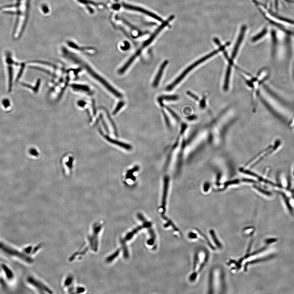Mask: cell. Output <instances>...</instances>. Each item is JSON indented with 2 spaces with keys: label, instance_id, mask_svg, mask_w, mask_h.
Returning <instances> with one entry per match:
<instances>
[{
  "label": "cell",
  "instance_id": "cell-1",
  "mask_svg": "<svg viewBox=\"0 0 294 294\" xmlns=\"http://www.w3.org/2000/svg\"><path fill=\"white\" fill-rule=\"evenodd\" d=\"M230 44V43H227L225 44L224 45V46H221V45L220 46H219V48L218 49V50H215L213 51V52H210V53L204 56V57L199 58V59L195 61L193 63H192V64L189 65V66H188L173 82L171 83L170 84H169V85H168V86L166 87V90L168 91H171V90H173L179 83L181 82L182 80L185 77V76H187L189 73L192 71V70H194L195 68H197L199 66H200L202 64H203V63H204L205 62L207 61L210 59V58L214 57V55L218 54L219 52L224 50V49H225V47H226L227 46H229Z\"/></svg>",
  "mask_w": 294,
  "mask_h": 294
},
{
  "label": "cell",
  "instance_id": "cell-2",
  "mask_svg": "<svg viewBox=\"0 0 294 294\" xmlns=\"http://www.w3.org/2000/svg\"><path fill=\"white\" fill-rule=\"evenodd\" d=\"M0 253L11 259L28 263H32V259L27 255L2 241H0Z\"/></svg>",
  "mask_w": 294,
  "mask_h": 294
},
{
  "label": "cell",
  "instance_id": "cell-3",
  "mask_svg": "<svg viewBox=\"0 0 294 294\" xmlns=\"http://www.w3.org/2000/svg\"><path fill=\"white\" fill-rule=\"evenodd\" d=\"M268 13L273 17V20L266 18L271 24L284 30L286 33L293 35L294 36V21L281 17L280 16L276 15L270 10H268Z\"/></svg>",
  "mask_w": 294,
  "mask_h": 294
},
{
  "label": "cell",
  "instance_id": "cell-4",
  "mask_svg": "<svg viewBox=\"0 0 294 294\" xmlns=\"http://www.w3.org/2000/svg\"><path fill=\"white\" fill-rule=\"evenodd\" d=\"M195 255L194 263V272L190 277V279L192 280H195L197 278V275L202 271L208 259V254L205 250H199Z\"/></svg>",
  "mask_w": 294,
  "mask_h": 294
},
{
  "label": "cell",
  "instance_id": "cell-5",
  "mask_svg": "<svg viewBox=\"0 0 294 294\" xmlns=\"http://www.w3.org/2000/svg\"><path fill=\"white\" fill-rule=\"evenodd\" d=\"M246 29H247V27L246 25H243L241 27L240 35H239L237 41H236V43L235 44L232 53L231 57V58H229L227 60L228 65L230 66L233 67L234 66V60L235 59L236 56H237L239 49H240L241 43L242 42L244 37Z\"/></svg>",
  "mask_w": 294,
  "mask_h": 294
},
{
  "label": "cell",
  "instance_id": "cell-6",
  "mask_svg": "<svg viewBox=\"0 0 294 294\" xmlns=\"http://www.w3.org/2000/svg\"><path fill=\"white\" fill-rule=\"evenodd\" d=\"M168 60L165 61L160 66L158 73L156 74L154 80H153V83H152V86L153 87L156 88L158 86L160 81L162 75H163V72L165 69L166 67L168 65Z\"/></svg>",
  "mask_w": 294,
  "mask_h": 294
},
{
  "label": "cell",
  "instance_id": "cell-7",
  "mask_svg": "<svg viewBox=\"0 0 294 294\" xmlns=\"http://www.w3.org/2000/svg\"><path fill=\"white\" fill-rule=\"evenodd\" d=\"M124 7L127 8V9H131V10L137 11L143 13V14H146V15L149 16L154 18V19H156V20H159V21H162V19H161V18L155 15V14H152V13H151V12L146 10V9H143L142 8H140V7H138L134 6L129 5L125 4H124Z\"/></svg>",
  "mask_w": 294,
  "mask_h": 294
},
{
  "label": "cell",
  "instance_id": "cell-8",
  "mask_svg": "<svg viewBox=\"0 0 294 294\" xmlns=\"http://www.w3.org/2000/svg\"><path fill=\"white\" fill-rule=\"evenodd\" d=\"M179 99V96L177 95H163L159 96L158 99V101L161 106L163 107L164 104L163 101H175L178 100Z\"/></svg>",
  "mask_w": 294,
  "mask_h": 294
},
{
  "label": "cell",
  "instance_id": "cell-9",
  "mask_svg": "<svg viewBox=\"0 0 294 294\" xmlns=\"http://www.w3.org/2000/svg\"><path fill=\"white\" fill-rule=\"evenodd\" d=\"M2 268L6 278L8 280H13L14 279V273L8 266L4 263H3L2 265Z\"/></svg>",
  "mask_w": 294,
  "mask_h": 294
},
{
  "label": "cell",
  "instance_id": "cell-10",
  "mask_svg": "<svg viewBox=\"0 0 294 294\" xmlns=\"http://www.w3.org/2000/svg\"><path fill=\"white\" fill-rule=\"evenodd\" d=\"M267 30L266 28L263 29L262 32H261L259 34H257V35L254 36L252 39V41L253 42H256L258 40L260 39L261 38L263 37V36L266 34Z\"/></svg>",
  "mask_w": 294,
  "mask_h": 294
},
{
  "label": "cell",
  "instance_id": "cell-11",
  "mask_svg": "<svg viewBox=\"0 0 294 294\" xmlns=\"http://www.w3.org/2000/svg\"><path fill=\"white\" fill-rule=\"evenodd\" d=\"M124 105H125V103H124V102L122 101V102H119V103H118V105L116 107V108L115 110H114V113H113V114H116L122 108V107L124 106Z\"/></svg>",
  "mask_w": 294,
  "mask_h": 294
},
{
  "label": "cell",
  "instance_id": "cell-12",
  "mask_svg": "<svg viewBox=\"0 0 294 294\" xmlns=\"http://www.w3.org/2000/svg\"><path fill=\"white\" fill-rule=\"evenodd\" d=\"M166 109L168 110V111H169V113H171V115L173 116V117H174V119H175L176 120L178 121H179V120H180V119H179V117H178V116L175 113H174V112H173L171 109H170V108H168V107H166Z\"/></svg>",
  "mask_w": 294,
  "mask_h": 294
},
{
  "label": "cell",
  "instance_id": "cell-13",
  "mask_svg": "<svg viewBox=\"0 0 294 294\" xmlns=\"http://www.w3.org/2000/svg\"><path fill=\"white\" fill-rule=\"evenodd\" d=\"M162 113H163V116H164L165 120L166 122V123L167 126H168V127H169L170 126V124H169V119H168V117H167L166 113H165L164 112H163V111H162Z\"/></svg>",
  "mask_w": 294,
  "mask_h": 294
},
{
  "label": "cell",
  "instance_id": "cell-14",
  "mask_svg": "<svg viewBox=\"0 0 294 294\" xmlns=\"http://www.w3.org/2000/svg\"><path fill=\"white\" fill-rule=\"evenodd\" d=\"M285 1H287L288 2H291V1H293L294 0H285Z\"/></svg>",
  "mask_w": 294,
  "mask_h": 294
}]
</instances>
